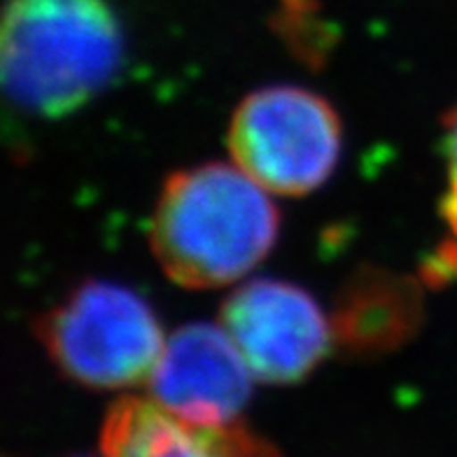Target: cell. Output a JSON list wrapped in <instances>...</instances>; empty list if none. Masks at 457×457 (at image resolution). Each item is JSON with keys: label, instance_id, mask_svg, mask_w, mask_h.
<instances>
[{"label": "cell", "instance_id": "cell-4", "mask_svg": "<svg viewBox=\"0 0 457 457\" xmlns=\"http://www.w3.org/2000/svg\"><path fill=\"white\" fill-rule=\"evenodd\" d=\"M228 152L273 196H303L329 180L341 157V120L301 87H266L236 108Z\"/></svg>", "mask_w": 457, "mask_h": 457}, {"label": "cell", "instance_id": "cell-8", "mask_svg": "<svg viewBox=\"0 0 457 457\" xmlns=\"http://www.w3.org/2000/svg\"><path fill=\"white\" fill-rule=\"evenodd\" d=\"M445 196L441 204V217L448 224L451 236L457 238V108L445 124Z\"/></svg>", "mask_w": 457, "mask_h": 457}, {"label": "cell", "instance_id": "cell-5", "mask_svg": "<svg viewBox=\"0 0 457 457\" xmlns=\"http://www.w3.org/2000/svg\"><path fill=\"white\" fill-rule=\"evenodd\" d=\"M254 378L289 386L325 360L331 325L306 289L285 280H250L227 296L220 313Z\"/></svg>", "mask_w": 457, "mask_h": 457}, {"label": "cell", "instance_id": "cell-1", "mask_svg": "<svg viewBox=\"0 0 457 457\" xmlns=\"http://www.w3.org/2000/svg\"><path fill=\"white\" fill-rule=\"evenodd\" d=\"M271 196L236 163L170 175L150 220V245L163 273L182 287L212 289L254 271L278 241Z\"/></svg>", "mask_w": 457, "mask_h": 457}, {"label": "cell", "instance_id": "cell-7", "mask_svg": "<svg viewBox=\"0 0 457 457\" xmlns=\"http://www.w3.org/2000/svg\"><path fill=\"white\" fill-rule=\"evenodd\" d=\"M105 457H280L271 444L241 425H196L152 397H124L101 432Z\"/></svg>", "mask_w": 457, "mask_h": 457}, {"label": "cell", "instance_id": "cell-3", "mask_svg": "<svg viewBox=\"0 0 457 457\" xmlns=\"http://www.w3.org/2000/svg\"><path fill=\"white\" fill-rule=\"evenodd\" d=\"M37 337L68 378L96 390L147 383L166 345L150 303L105 280L85 283L45 313Z\"/></svg>", "mask_w": 457, "mask_h": 457}, {"label": "cell", "instance_id": "cell-6", "mask_svg": "<svg viewBox=\"0 0 457 457\" xmlns=\"http://www.w3.org/2000/svg\"><path fill=\"white\" fill-rule=\"evenodd\" d=\"M254 373L224 327L194 322L175 329L147 380L150 397L182 420L231 425L250 399Z\"/></svg>", "mask_w": 457, "mask_h": 457}, {"label": "cell", "instance_id": "cell-2", "mask_svg": "<svg viewBox=\"0 0 457 457\" xmlns=\"http://www.w3.org/2000/svg\"><path fill=\"white\" fill-rule=\"evenodd\" d=\"M121 56V26L105 0H7L0 72L24 112H75L110 85Z\"/></svg>", "mask_w": 457, "mask_h": 457}]
</instances>
